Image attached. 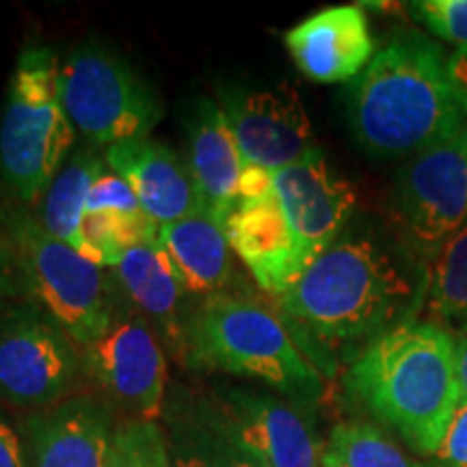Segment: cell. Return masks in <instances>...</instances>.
<instances>
[{
  "mask_svg": "<svg viewBox=\"0 0 467 467\" xmlns=\"http://www.w3.org/2000/svg\"><path fill=\"white\" fill-rule=\"evenodd\" d=\"M347 115L370 156H413L467 124V78L441 44L402 31L350 83Z\"/></svg>",
  "mask_w": 467,
  "mask_h": 467,
  "instance_id": "cell-1",
  "label": "cell"
},
{
  "mask_svg": "<svg viewBox=\"0 0 467 467\" xmlns=\"http://www.w3.org/2000/svg\"><path fill=\"white\" fill-rule=\"evenodd\" d=\"M344 385L411 451L433 457L461 405L452 331L433 320H405L361 348Z\"/></svg>",
  "mask_w": 467,
  "mask_h": 467,
  "instance_id": "cell-2",
  "label": "cell"
},
{
  "mask_svg": "<svg viewBox=\"0 0 467 467\" xmlns=\"http://www.w3.org/2000/svg\"><path fill=\"white\" fill-rule=\"evenodd\" d=\"M424 273L372 236H340L279 296L282 309L323 342H366L405 323Z\"/></svg>",
  "mask_w": 467,
  "mask_h": 467,
  "instance_id": "cell-3",
  "label": "cell"
},
{
  "mask_svg": "<svg viewBox=\"0 0 467 467\" xmlns=\"http://www.w3.org/2000/svg\"><path fill=\"white\" fill-rule=\"evenodd\" d=\"M191 366L255 379L292 405H314L323 379L301 353L282 318L265 303L236 295L206 296L186 329Z\"/></svg>",
  "mask_w": 467,
  "mask_h": 467,
  "instance_id": "cell-4",
  "label": "cell"
},
{
  "mask_svg": "<svg viewBox=\"0 0 467 467\" xmlns=\"http://www.w3.org/2000/svg\"><path fill=\"white\" fill-rule=\"evenodd\" d=\"M61 61L46 46L17 58L0 117V171L22 202L48 191L66 165L76 130L58 91Z\"/></svg>",
  "mask_w": 467,
  "mask_h": 467,
  "instance_id": "cell-5",
  "label": "cell"
},
{
  "mask_svg": "<svg viewBox=\"0 0 467 467\" xmlns=\"http://www.w3.org/2000/svg\"><path fill=\"white\" fill-rule=\"evenodd\" d=\"M63 109L74 130L98 145L148 139L162 117L159 96L107 46L83 42L58 74Z\"/></svg>",
  "mask_w": 467,
  "mask_h": 467,
  "instance_id": "cell-6",
  "label": "cell"
},
{
  "mask_svg": "<svg viewBox=\"0 0 467 467\" xmlns=\"http://www.w3.org/2000/svg\"><path fill=\"white\" fill-rule=\"evenodd\" d=\"M11 238L17 265L46 314L78 347L96 342L113 314L102 266L57 241L31 219L17 221Z\"/></svg>",
  "mask_w": 467,
  "mask_h": 467,
  "instance_id": "cell-7",
  "label": "cell"
},
{
  "mask_svg": "<svg viewBox=\"0 0 467 467\" xmlns=\"http://www.w3.org/2000/svg\"><path fill=\"white\" fill-rule=\"evenodd\" d=\"M192 426L260 467H323V443L292 402L238 388H217Z\"/></svg>",
  "mask_w": 467,
  "mask_h": 467,
  "instance_id": "cell-8",
  "label": "cell"
},
{
  "mask_svg": "<svg viewBox=\"0 0 467 467\" xmlns=\"http://www.w3.org/2000/svg\"><path fill=\"white\" fill-rule=\"evenodd\" d=\"M394 210L407 244L424 260L467 223V124L409 156Z\"/></svg>",
  "mask_w": 467,
  "mask_h": 467,
  "instance_id": "cell-9",
  "label": "cell"
},
{
  "mask_svg": "<svg viewBox=\"0 0 467 467\" xmlns=\"http://www.w3.org/2000/svg\"><path fill=\"white\" fill-rule=\"evenodd\" d=\"M83 358L78 344L35 307L0 318V402L37 411L69 399Z\"/></svg>",
  "mask_w": 467,
  "mask_h": 467,
  "instance_id": "cell-10",
  "label": "cell"
},
{
  "mask_svg": "<svg viewBox=\"0 0 467 467\" xmlns=\"http://www.w3.org/2000/svg\"><path fill=\"white\" fill-rule=\"evenodd\" d=\"M83 368L107 394L109 405L128 420H159L167 385L165 355L137 309L113 307L107 331L85 348Z\"/></svg>",
  "mask_w": 467,
  "mask_h": 467,
  "instance_id": "cell-11",
  "label": "cell"
},
{
  "mask_svg": "<svg viewBox=\"0 0 467 467\" xmlns=\"http://www.w3.org/2000/svg\"><path fill=\"white\" fill-rule=\"evenodd\" d=\"M273 192L307 266L342 236L358 206L353 184L320 148L273 173Z\"/></svg>",
  "mask_w": 467,
  "mask_h": 467,
  "instance_id": "cell-12",
  "label": "cell"
},
{
  "mask_svg": "<svg viewBox=\"0 0 467 467\" xmlns=\"http://www.w3.org/2000/svg\"><path fill=\"white\" fill-rule=\"evenodd\" d=\"M223 110L244 167L275 173L317 148L307 109L292 85L234 91Z\"/></svg>",
  "mask_w": 467,
  "mask_h": 467,
  "instance_id": "cell-13",
  "label": "cell"
},
{
  "mask_svg": "<svg viewBox=\"0 0 467 467\" xmlns=\"http://www.w3.org/2000/svg\"><path fill=\"white\" fill-rule=\"evenodd\" d=\"M115 426V409L93 394L26 411L17 422L25 467H104Z\"/></svg>",
  "mask_w": 467,
  "mask_h": 467,
  "instance_id": "cell-14",
  "label": "cell"
},
{
  "mask_svg": "<svg viewBox=\"0 0 467 467\" xmlns=\"http://www.w3.org/2000/svg\"><path fill=\"white\" fill-rule=\"evenodd\" d=\"M284 44L301 74L320 85L353 83L377 55L368 17L358 5L309 16L285 33Z\"/></svg>",
  "mask_w": 467,
  "mask_h": 467,
  "instance_id": "cell-15",
  "label": "cell"
},
{
  "mask_svg": "<svg viewBox=\"0 0 467 467\" xmlns=\"http://www.w3.org/2000/svg\"><path fill=\"white\" fill-rule=\"evenodd\" d=\"M225 234L260 288L277 299L306 273L307 265L273 191L258 200L238 202Z\"/></svg>",
  "mask_w": 467,
  "mask_h": 467,
  "instance_id": "cell-16",
  "label": "cell"
},
{
  "mask_svg": "<svg viewBox=\"0 0 467 467\" xmlns=\"http://www.w3.org/2000/svg\"><path fill=\"white\" fill-rule=\"evenodd\" d=\"M104 162L130 184L154 223L167 225L203 210L189 167L165 143L148 137L109 145Z\"/></svg>",
  "mask_w": 467,
  "mask_h": 467,
  "instance_id": "cell-17",
  "label": "cell"
},
{
  "mask_svg": "<svg viewBox=\"0 0 467 467\" xmlns=\"http://www.w3.org/2000/svg\"><path fill=\"white\" fill-rule=\"evenodd\" d=\"M186 167L203 213L225 227L238 206V184L244 165L223 107L206 98L200 100L192 115Z\"/></svg>",
  "mask_w": 467,
  "mask_h": 467,
  "instance_id": "cell-18",
  "label": "cell"
},
{
  "mask_svg": "<svg viewBox=\"0 0 467 467\" xmlns=\"http://www.w3.org/2000/svg\"><path fill=\"white\" fill-rule=\"evenodd\" d=\"M159 247L184 292L213 296L232 275V247L225 227L208 213L159 225Z\"/></svg>",
  "mask_w": 467,
  "mask_h": 467,
  "instance_id": "cell-19",
  "label": "cell"
},
{
  "mask_svg": "<svg viewBox=\"0 0 467 467\" xmlns=\"http://www.w3.org/2000/svg\"><path fill=\"white\" fill-rule=\"evenodd\" d=\"M115 273L119 288L143 318L151 320L169 340L186 342V329L180 317L184 290L159 243L128 249L115 266Z\"/></svg>",
  "mask_w": 467,
  "mask_h": 467,
  "instance_id": "cell-20",
  "label": "cell"
},
{
  "mask_svg": "<svg viewBox=\"0 0 467 467\" xmlns=\"http://www.w3.org/2000/svg\"><path fill=\"white\" fill-rule=\"evenodd\" d=\"M107 171V162L91 151H80L66 162V167L57 173L48 191L44 192L42 221L50 236L57 241L80 249V225H83L87 197L96 180Z\"/></svg>",
  "mask_w": 467,
  "mask_h": 467,
  "instance_id": "cell-21",
  "label": "cell"
},
{
  "mask_svg": "<svg viewBox=\"0 0 467 467\" xmlns=\"http://www.w3.org/2000/svg\"><path fill=\"white\" fill-rule=\"evenodd\" d=\"M422 299L433 323L451 331L467 325V223L426 260Z\"/></svg>",
  "mask_w": 467,
  "mask_h": 467,
  "instance_id": "cell-22",
  "label": "cell"
},
{
  "mask_svg": "<svg viewBox=\"0 0 467 467\" xmlns=\"http://www.w3.org/2000/svg\"><path fill=\"white\" fill-rule=\"evenodd\" d=\"M323 467H424L381 426L347 420L331 429L323 446Z\"/></svg>",
  "mask_w": 467,
  "mask_h": 467,
  "instance_id": "cell-23",
  "label": "cell"
},
{
  "mask_svg": "<svg viewBox=\"0 0 467 467\" xmlns=\"http://www.w3.org/2000/svg\"><path fill=\"white\" fill-rule=\"evenodd\" d=\"M104 467H173L159 424L128 418L117 422Z\"/></svg>",
  "mask_w": 467,
  "mask_h": 467,
  "instance_id": "cell-24",
  "label": "cell"
},
{
  "mask_svg": "<svg viewBox=\"0 0 467 467\" xmlns=\"http://www.w3.org/2000/svg\"><path fill=\"white\" fill-rule=\"evenodd\" d=\"M409 14L467 61V0H416Z\"/></svg>",
  "mask_w": 467,
  "mask_h": 467,
  "instance_id": "cell-25",
  "label": "cell"
},
{
  "mask_svg": "<svg viewBox=\"0 0 467 467\" xmlns=\"http://www.w3.org/2000/svg\"><path fill=\"white\" fill-rule=\"evenodd\" d=\"M173 467H260L234 448L189 424V433L175 443Z\"/></svg>",
  "mask_w": 467,
  "mask_h": 467,
  "instance_id": "cell-26",
  "label": "cell"
},
{
  "mask_svg": "<svg viewBox=\"0 0 467 467\" xmlns=\"http://www.w3.org/2000/svg\"><path fill=\"white\" fill-rule=\"evenodd\" d=\"M100 210L128 214V217H148L130 184L115 171H104L91 186L89 197H87L85 213H100Z\"/></svg>",
  "mask_w": 467,
  "mask_h": 467,
  "instance_id": "cell-27",
  "label": "cell"
},
{
  "mask_svg": "<svg viewBox=\"0 0 467 467\" xmlns=\"http://www.w3.org/2000/svg\"><path fill=\"white\" fill-rule=\"evenodd\" d=\"M435 467H467V402H461L441 446L433 454Z\"/></svg>",
  "mask_w": 467,
  "mask_h": 467,
  "instance_id": "cell-28",
  "label": "cell"
},
{
  "mask_svg": "<svg viewBox=\"0 0 467 467\" xmlns=\"http://www.w3.org/2000/svg\"><path fill=\"white\" fill-rule=\"evenodd\" d=\"M0 467H25L20 433L3 413H0Z\"/></svg>",
  "mask_w": 467,
  "mask_h": 467,
  "instance_id": "cell-29",
  "label": "cell"
},
{
  "mask_svg": "<svg viewBox=\"0 0 467 467\" xmlns=\"http://www.w3.org/2000/svg\"><path fill=\"white\" fill-rule=\"evenodd\" d=\"M273 191V173L266 169L244 167L238 184V202L258 200Z\"/></svg>",
  "mask_w": 467,
  "mask_h": 467,
  "instance_id": "cell-30",
  "label": "cell"
},
{
  "mask_svg": "<svg viewBox=\"0 0 467 467\" xmlns=\"http://www.w3.org/2000/svg\"><path fill=\"white\" fill-rule=\"evenodd\" d=\"M452 337H454V350H457V375H459L461 402H467V325L454 329Z\"/></svg>",
  "mask_w": 467,
  "mask_h": 467,
  "instance_id": "cell-31",
  "label": "cell"
},
{
  "mask_svg": "<svg viewBox=\"0 0 467 467\" xmlns=\"http://www.w3.org/2000/svg\"><path fill=\"white\" fill-rule=\"evenodd\" d=\"M0 295H3V284H0Z\"/></svg>",
  "mask_w": 467,
  "mask_h": 467,
  "instance_id": "cell-32",
  "label": "cell"
}]
</instances>
